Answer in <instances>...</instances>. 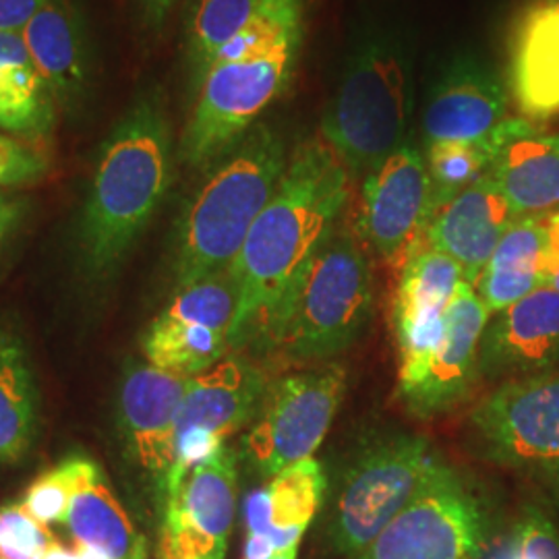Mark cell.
Instances as JSON below:
<instances>
[{"instance_id": "cell-1", "label": "cell", "mask_w": 559, "mask_h": 559, "mask_svg": "<svg viewBox=\"0 0 559 559\" xmlns=\"http://www.w3.org/2000/svg\"><path fill=\"white\" fill-rule=\"evenodd\" d=\"M348 198L350 175L336 152L323 138L302 141L228 267L239 295L230 346L258 334L288 286L332 237Z\"/></svg>"}, {"instance_id": "cell-2", "label": "cell", "mask_w": 559, "mask_h": 559, "mask_svg": "<svg viewBox=\"0 0 559 559\" xmlns=\"http://www.w3.org/2000/svg\"><path fill=\"white\" fill-rule=\"evenodd\" d=\"M173 180V127L158 87H143L98 150L75 228L81 272L110 278L160 210Z\"/></svg>"}, {"instance_id": "cell-3", "label": "cell", "mask_w": 559, "mask_h": 559, "mask_svg": "<svg viewBox=\"0 0 559 559\" xmlns=\"http://www.w3.org/2000/svg\"><path fill=\"white\" fill-rule=\"evenodd\" d=\"M288 164L278 131L258 122L216 162L175 228L173 272L177 288L226 272L253 222L272 200Z\"/></svg>"}, {"instance_id": "cell-4", "label": "cell", "mask_w": 559, "mask_h": 559, "mask_svg": "<svg viewBox=\"0 0 559 559\" xmlns=\"http://www.w3.org/2000/svg\"><path fill=\"white\" fill-rule=\"evenodd\" d=\"M373 270L359 237L340 228L321 245L258 336L284 359H332L360 338L373 316Z\"/></svg>"}, {"instance_id": "cell-5", "label": "cell", "mask_w": 559, "mask_h": 559, "mask_svg": "<svg viewBox=\"0 0 559 559\" xmlns=\"http://www.w3.org/2000/svg\"><path fill=\"white\" fill-rule=\"evenodd\" d=\"M408 64L396 44H365L321 120V138L348 175L367 177L402 147L408 127Z\"/></svg>"}, {"instance_id": "cell-6", "label": "cell", "mask_w": 559, "mask_h": 559, "mask_svg": "<svg viewBox=\"0 0 559 559\" xmlns=\"http://www.w3.org/2000/svg\"><path fill=\"white\" fill-rule=\"evenodd\" d=\"M300 44L290 40L263 55L214 62L195 87L179 160L193 170H210L230 154L288 87Z\"/></svg>"}, {"instance_id": "cell-7", "label": "cell", "mask_w": 559, "mask_h": 559, "mask_svg": "<svg viewBox=\"0 0 559 559\" xmlns=\"http://www.w3.org/2000/svg\"><path fill=\"white\" fill-rule=\"evenodd\" d=\"M440 464L429 441L408 433L385 436L360 450L328 522L334 554L357 556L419 496Z\"/></svg>"}, {"instance_id": "cell-8", "label": "cell", "mask_w": 559, "mask_h": 559, "mask_svg": "<svg viewBox=\"0 0 559 559\" xmlns=\"http://www.w3.org/2000/svg\"><path fill=\"white\" fill-rule=\"evenodd\" d=\"M489 549L485 503L441 462L419 496L348 559H487Z\"/></svg>"}, {"instance_id": "cell-9", "label": "cell", "mask_w": 559, "mask_h": 559, "mask_svg": "<svg viewBox=\"0 0 559 559\" xmlns=\"http://www.w3.org/2000/svg\"><path fill=\"white\" fill-rule=\"evenodd\" d=\"M346 394L340 365L305 369L267 383L253 427L245 438V456L263 475L311 459L325 440Z\"/></svg>"}, {"instance_id": "cell-10", "label": "cell", "mask_w": 559, "mask_h": 559, "mask_svg": "<svg viewBox=\"0 0 559 559\" xmlns=\"http://www.w3.org/2000/svg\"><path fill=\"white\" fill-rule=\"evenodd\" d=\"M480 456L539 473L559 462V367L503 381L468 417Z\"/></svg>"}, {"instance_id": "cell-11", "label": "cell", "mask_w": 559, "mask_h": 559, "mask_svg": "<svg viewBox=\"0 0 559 559\" xmlns=\"http://www.w3.org/2000/svg\"><path fill=\"white\" fill-rule=\"evenodd\" d=\"M431 221V185L419 150L402 145L369 173L360 191L357 237L400 276L425 242Z\"/></svg>"}, {"instance_id": "cell-12", "label": "cell", "mask_w": 559, "mask_h": 559, "mask_svg": "<svg viewBox=\"0 0 559 559\" xmlns=\"http://www.w3.org/2000/svg\"><path fill=\"white\" fill-rule=\"evenodd\" d=\"M237 456L226 448L164 493L162 559H224L237 516Z\"/></svg>"}, {"instance_id": "cell-13", "label": "cell", "mask_w": 559, "mask_h": 559, "mask_svg": "<svg viewBox=\"0 0 559 559\" xmlns=\"http://www.w3.org/2000/svg\"><path fill=\"white\" fill-rule=\"evenodd\" d=\"M491 320L473 284L462 280L443 311V334L415 380L400 385L402 404L420 419L448 413L480 378V338Z\"/></svg>"}, {"instance_id": "cell-14", "label": "cell", "mask_w": 559, "mask_h": 559, "mask_svg": "<svg viewBox=\"0 0 559 559\" xmlns=\"http://www.w3.org/2000/svg\"><path fill=\"white\" fill-rule=\"evenodd\" d=\"M67 119H83L96 98L98 60L90 17L80 0H46L21 32Z\"/></svg>"}, {"instance_id": "cell-15", "label": "cell", "mask_w": 559, "mask_h": 559, "mask_svg": "<svg viewBox=\"0 0 559 559\" xmlns=\"http://www.w3.org/2000/svg\"><path fill=\"white\" fill-rule=\"evenodd\" d=\"M464 280L462 267L423 242L400 272L392 299V330L399 348V388L415 380L443 334V311Z\"/></svg>"}, {"instance_id": "cell-16", "label": "cell", "mask_w": 559, "mask_h": 559, "mask_svg": "<svg viewBox=\"0 0 559 559\" xmlns=\"http://www.w3.org/2000/svg\"><path fill=\"white\" fill-rule=\"evenodd\" d=\"M189 378L131 362L119 392V425L131 459L154 479L164 480L175 466L180 402Z\"/></svg>"}, {"instance_id": "cell-17", "label": "cell", "mask_w": 559, "mask_h": 559, "mask_svg": "<svg viewBox=\"0 0 559 559\" xmlns=\"http://www.w3.org/2000/svg\"><path fill=\"white\" fill-rule=\"evenodd\" d=\"M558 365V290L540 286L491 316L480 338V378L503 383L537 376Z\"/></svg>"}, {"instance_id": "cell-18", "label": "cell", "mask_w": 559, "mask_h": 559, "mask_svg": "<svg viewBox=\"0 0 559 559\" xmlns=\"http://www.w3.org/2000/svg\"><path fill=\"white\" fill-rule=\"evenodd\" d=\"M516 222L510 203L489 175L466 187L429 221L425 242L450 255L464 280L477 286L493 251Z\"/></svg>"}, {"instance_id": "cell-19", "label": "cell", "mask_w": 559, "mask_h": 559, "mask_svg": "<svg viewBox=\"0 0 559 559\" xmlns=\"http://www.w3.org/2000/svg\"><path fill=\"white\" fill-rule=\"evenodd\" d=\"M508 83L522 119L559 115V0H528L508 46Z\"/></svg>"}, {"instance_id": "cell-20", "label": "cell", "mask_w": 559, "mask_h": 559, "mask_svg": "<svg viewBox=\"0 0 559 559\" xmlns=\"http://www.w3.org/2000/svg\"><path fill=\"white\" fill-rule=\"evenodd\" d=\"M508 94L498 75L475 60L450 67L423 117L425 145L485 138L508 119Z\"/></svg>"}, {"instance_id": "cell-21", "label": "cell", "mask_w": 559, "mask_h": 559, "mask_svg": "<svg viewBox=\"0 0 559 559\" xmlns=\"http://www.w3.org/2000/svg\"><path fill=\"white\" fill-rule=\"evenodd\" d=\"M267 381L263 371L240 357H226L189 378L180 402L177 436L189 429L214 433L222 440L235 436L260 408Z\"/></svg>"}, {"instance_id": "cell-22", "label": "cell", "mask_w": 559, "mask_h": 559, "mask_svg": "<svg viewBox=\"0 0 559 559\" xmlns=\"http://www.w3.org/2000/svg\"><path fill=\"white\" fill-rule=\"evenodd\" d=\"M73 479V496L67 526L75 547L100 559H145V539L110 489L106 475L94 460L67 459Z\"/></svg>"}, {"instance_id": "cell-23", "label": "cell", "mask_w": 559, "mask_h": 559, "mask_svg": "<svg viewBox=\"0 0 559 559\" xmlns=\"http://www.w3.org/2000/svg\"><path fill=\"white\" fill-rule=\"evenodd\" d=\"M325 487L323 466L313 456L280 471L247 500V533L270 540L276 556L300 545L320 512Z\"/></svg>"}, {"instance_id": "cell-24", "label": "cell", "mask_w": 559, "mask_h": 559, "mask_svg": "<svg viewBox=\"0 0 559 559\" xmlns=\"http://www.w3.org/2000/svg\"><path fill=\"white\" fill-rule=\"evenodd\" d=\"M59 115L57 98L21 34L0 32V131L27 143L46 141Z\"/></svg>"}, {"instance_id": "cell-25", "label": "cell", "mask_w": 559, "mask_h": 559, "mask_svg": "<svg viewBox=\"0 0 559 559\" xmlns=\"http://www.w3.org/2000/svg\"><path fill=\"white\" fill-rule=\"evenodd\" d=\"M487 175L500 187L516 218L556 210L559 205V133L535 129L510 141Z\"/></svg>"}, {"instance_id": "cell-26", "label": "cell", "mask_w": 559, "mask_h": 559, "mask_svg": "<svg viewBox=\"0 0 559 559\" xmlns=\"http://www.w3.org/2000/svg\"><path fill=\"white\" fill-rule=\"evenodd\" d=\"M543 251L545 233L540 214L516 218L475 286L491 316L545 286Z\"/></svg>"}, {"instance_id": "cell-27", "label": "cell", "mask_w": 559, "mask_h": 559, "mask_svg": "<svg viewBox=\"0 0 559 559\" xmlns=\"http://www.w3.org/2000/svg\"><path fill=\"white\" fill-rule=\"evenodd\" d=\"M535 129L539 127L533 120L506 119L480 140L427 143L423 158L431 185V218L466 187L485 177L510 141Z\"/></svg>"}, {"instance_id": "cell-28", "label": "cell", "mask_w": 559, "mask_h": 559, "mask_svg": "<svg viewBox=\"0 0 559 559\" xmlns=\"http://www.w3.org/2000/svg\"><path fill=\"white\" fill-rule=\"evenodd\" d=\"M38 436V390L20 336L0 325V462H20Z\"/></svg>"}, {"instance_id": "cell-29", "label": "cell", "mask_w": 559, "mask_h": 559, "mask_svg": "<svg viewBox=\"0 0 559 559\" xmlns=\"http://www.w3.org/2000/svg\"><path fill=\"white\" fill-rule=\"evenodd\" d=\"M228 334L193 321L177 320L162 311L150 323L141 348L147 362L166 373L195 378L224 359Z\"/></svg>"}, {"instance_id": "cell-30", "label": "cell", "mask_w": 559, "mask_h": 559, "mask_svg": "<svg viewBox=\"0 0 559 559\" xmlns=\"http://www.w3.org/2000/svg\"><path fill=\"white\" fill-rule=\"evenodd\" d=\"M260 0H189L185 57L198 87L222 48L251 20Z\"/></svg>"}, {"instance_id": "cell-31", "label": "cell", "mask_w": 559, "mask_h": 559, "mask_svg": "<svg viewBox=\"0 0 559 559\" xmlns=\"http://www.w3.org/2000/svg\"><path fill=\"white\" fill-rule=\"evenodd\" d=\"M302 0H260L251 20L222 48L214 62L263 55L280 44L302 40Z\"/></svg>"}, {"instance_id": "cell-32", "label": "cell", "mask_w": 559, "mask_h": 559, "mask_svg": "<svg viewBox=\"0 0 559 559\" xmlns=\"http://www.w3.org/2000/svg\"><path fill=\"white\" fill-rule=\"evenodd\" d=\"M239 295L230 278V272H218L214 276L198 280L189 286L175 288V297L164 309L166 316L177 320L193 321L205 328L228 334L237 316Z\"/></svg>"}, {"instance_id": "cell-33", "label": "cell", "mask_w": 559, "mask_h": 559, "mask_svg": "<svg viewBox=\"0 0 559 559\" xmlns=\"http://www.w3.org/2000/svg\"><path fill=\"white\" fill-rule=\"evenodd\" d=\"M487 559H559V528L537 506H526L510 537Z\"/></svg>"}, {"instance_id": "cell-34", "label": "cell", "mask_w": 559, "mask_h": 559, "mask_svg": "<svg viewBox=\"0 0 559 559\" xmlns=\"http://www.w3.org/2000/svg\"><path fill=\"white\" fill-rule=\"evenodd\" d=\"M57 543L21 503L0 506V559H41Z\"/></svg>"}, {"instance_id": "cell-35", "label": "cell", "mask_w": 559, "mask_h": 559, "mask_svg": "<svg viewBox=\"0 0 559 559\" xmlns=\"http://www.w3.org/2000/svg\"><path fill=\"white\" fill-rule=\"evenodd\" d=\"M73 496V479L67 460L52 471H46L32 483L23 498V508L44 526L67 522Z\"/></svg>"}, {"instance_id": "cell-36", "label": "cell", "mask_w": 559, "mask_h": 559, "mask_svg": "<svg viewBox=\"0 0 559 559\" xmlns=\"http://www.w3.org/2000/svg\"><path fill=\"white\" fill-rule=\"evenodd\" d=\"M48 173V158L27 141L0 133V191L32 185Z\"/></svg>"}, {"instance_id": "cell-37", "label": "cell", "mask_w": 559, "mask_h": 559, "mask_svg": "<svg viewBox=\"0 0 559 559\" xmlns=\"http://www.w3.org/2000/svg\"><path fill=\"white\" fill-rule=\"evenodd\" d=\"M29 216V200L0 191V258L13 245Z\"/></svg>"}, {"instance_id": "cell-38", "label": "cell", "mask_w": 559, "mask_h": 559, "mask_svg": "<svg viewBox=\"0 0 559 559\" xmlns=\"http://www.w3.org/2000/svg\"><path fill=\"white\" fill-rule=\"evenodd\" d=\"M46 0H0V32L21 34Z\"/></svg>"}, {"instance_id": "cell-39", "label": "cell", "mask_w": 559, "mask_h": 559, "mask_svg": "<svg viewBox=\"0 0 559 559\" xmlns=\"http://www.w3.org/2000/svg\"><path fill=\"white\" fill-rule=\"evenodd\" d=\"M543 233H545V251H543V276L547 280L559 274V210L540 214Z\"/></svg>"}, {"instance_id": "cell-40", "label": "cell", "mask_w": 559, "mask_h": 559, "mask_svg": "<svg viewBox=\"0 0 559 559\" xmlns=\"http://www.w3.org/2000/svg\"><path fill=\"white\" fill-rule=\"evenodd\" d=\"M179 0H133L141 27L150 34H158Z\"/></svg>"}, {"instance_id": "cell-41", "label": "cell", "mask_w": 559, "mask_h": 559, "mask_svg": "<svg viewBox=\"0 0 559 559\" xmlns=\"http://www.w3.org/2000/svg\"><path fill=\"white\" fill-rule=\"evenodd\" d=\"M537 475L543 480V485L547 487L551 500H554L556 508L559 510V462L554 464V466H549V468H543Z\"/></svg>"}, {"instance_id": "cell-42", "label": "cell", "mask_w": 559, "mask_h": 559, "mask_svg": "<svg viewBox=\"0 0 559 559\" xmlns=\"http://www.w3.org/2000/svg\"><path fill=\"white\" fill-rule=\"evenodd\" d=\"M41 559H81V556L78 549H75V551H71V549L62 547L59 540H57V543L48 549V554H46Z\"/></svg>"}, {"instance_id": "cell-43", "label": "cell", "mask_w": 559, "mask_h": 559, "mask_svg": "<svg viewBox=\"0 0 559 559\" xmlns=\"http://www.w3.org/2000/svg\"><path fill=\"white\" fill-rule=\"evenodd\" d=\"M299 547L300 545H295V547H290V549L282 551V554L274 556L272 559H297V556H299Z\"/></svg>"}, {"instance_id": "cell-44", "label": "cell", "mask_w": 559, "mask_h": 559, "mask_svg": "<svg viewBox=\"0 0 559 559\" xmlns=\"http://www.w3.org/2000/svg\"><path fill=\"white\" fill-rule=\"evenodd\" d=\"M545 286H549V288H554V290H558L559 293V274H556L554 278L547 280V284Z\"/></svg>"}]
</instances>
